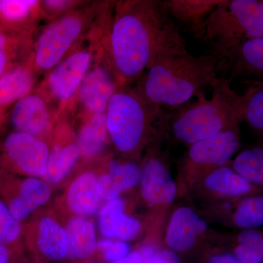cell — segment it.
I'll use <instances>...</instances> for the list:
<instances>
[{"mask_svg": "<svg viewBox=\"0 0 263 263\" xmlns=\"http://www.w3.org/2000/svg\"><path fill=\"white\" fill-rule=\"evenodd\" d=\"M92 55L89 51H79L62 60L48 76L50 92L60 101H67L76 95L89 72Z\"/></svg>", "mask_w": 263, "mask_h": 263, "instance_id": "9", "label": "cell"}, {"mask_svg": "<svg viewBox=\"0 0 263 263\" xmlns=\"http://www.w3.org/2000/svg\"><path fill=\"white\" fill-rule=\"evenodd\" d=\"M80 154L77 145L55 147L48 157L45 176L47 181L51 183L60 182L75 165Z\"/></svg>", "mask_w": 263, "mask_h": 263, "instance_id": "26", "label": "cell"}, {"mask_svg": "<svg viewBox=\"0 0 263 263\" xmlns=\"http://www.w3.org/2000/svg\"><path fill=\"white\" fill-rule=\"evenodd\" d=\"M238 127L221 131L194 143L188 152L189 162L199 166H221L229 162L240 146Z\"/></svg>", "mask_w": 263, "mask_h": 263, "instance_id": "10", "label": "cell"}, {"mask_svg": "<svg viewBox=\"0 0 263 263\" xmlns=\"http://www.w3.org/2000/svg\"><path fill=\"white\" fill-rule=\"evenodd\" d=\"M51 195V188L46 181L29 177L21 184L18 194L12 199L8 208L12 215L20 222L46 204Z\"/></svg>", "mask_w": 263, "mask_h": 263, "instance_id": "18", "label": "cell"}, {"mask_svg": "<svg viewBox=\"0 0 263 263\" xmlns=\"http://www.w3.org/2000/svg\"><path fill=\"white\" fill-rule=\"evenodd\" d=\"M68 253L72 259H86L92 255L96 250V233L91 221L83 217L74 218L67 226Z\"/></svg>", "mask_w": 263, "mask_h": 263, "instance_id": "20", "label": "cell"}, {"mask_svg": "<svg viewBox=\"0 0 263 263\" xmlns=\"http://www.w3.org/2000/svg\"><path fill=\"white\" fill-rule=\"evenodd\" d=\"M98 178L92 173L79 176L72 183L67 193V203L70 210L79 216L95 214L100 205Z\"/></svg>", "mask_w": 263, "mask_h": 263, "instance_id": "19", "label": "cell"}, {"mask_svg": "<svg viewBox=\"0 0 263 263\" xmlns=\"http://www.w3.org/2000/svg\"><path fill=\"white\" fill-rule=\"evenodd\" d=\"M212 55L216 59L217 77L230 81L251 76L262 79L263 37L249 39L235 47Z\"/></svg>", "mask_w": 263, "mask_h": 263, "instance_id": "7", "label": "cell"}, {"mask_svg": "<svg viewBox=\"0 0 263 263\" xmlns=\"http://www.w3.org/2000/svg\"><path fill=\"white\" fill-rule=\"evenodd\" d=\"M181 37L162 1L117 3L108 37L109 69L117 86L138 81L157 53Z\"/></svg>", "mask_w": 263, "mask_h": 263, "instance_id": "1", "label": "cell"}, {"mask_svg": "<svg viewBox=\"0 0 263 263\" xmlns=\"http://www.w3.org/2000/svg\"><path fill=\"white\" fill-rule=\"evenodd\" d=\"M263 37L262 0H221L204 22L201 39L209 53L226 51L252 38Z\"/></svg>", "mask_w": 263, "mask_h": 263, "instance_id": "5", "label": "cell"}, {"mask_svg": "<svg viewBox=\"0 0 263 263\" xmlns=\"http://www.w3.org/2000/svg\"><path fill=\"white\" fill-rule=\"evenodd\" d=\"M84 22L76 15L59 19L45 29L38 40L34 63L41 70H50L62 61L80 35Z\"/></svg>", "mask_w": 263, "mask_h": 263, "instance_id": "6", "label": "cell"}, {"mask_svg": "<svg viewBox=\"0 0 263 263\" xmlns=\"http://www.w3.org/2000/svg\"><path fill=\"white\" fill-rule=\"evenodd\" d=\"M5 152L17 167L32 177L46 176L49 150L37 137L15 132L7 137Z\"/></svg>", "mask_w": 263, "mask_h": 263, "instance_id": "8", "label": "cell"}, {"mask_svg": "<svg viewBox=\"0 0 263 263\" xmlns=\"http://www.w3.org/2000/svg\"><path fill=\"white\" fill-rule=\"evenodd\" d=\"M262 81H252L245 95H240L241 122H246L257 131L263 129Z\"/></svg>", "mask_w": 263, "mask_h": 263, "instance_id": "25", "label": "cell"}, {"mask_svg": "<svg viewBox=\"0 0 263 263\" xmlns=\"http://www.w3.org/2000/svg\"><path fill=\"white\" fill-rule=\"evenodd\" d=\"M34 84L32 73L24 67H15L0 77V107L6 106L28 95Z\"/></svg>", "mask_w": 263, "mask_h": 263, "instance_id": "22", "label": "cell"}, {"mask_svg": "<svg viewBox=\"0 0 263 263\" xmlns=\"http://www.w3.org/2000/svg\"><path fill=\"white\" fill-rule=\"evenodd\" d=\"M20 222L15 219L9 208L0 200V243L9 245L20 235Z\"/></svg>", "mask_w": 263, "mask_h": 263, "instance_id": "30", "label": "cell"}, {"mask_svg": "<svg viewBox=\"0 0 263 263\" xmlns=\"http://www.w3.org/2000/svg\"><path fill=\"white\" fill-rule=\"evenodd\" d=\"M233 168V171L249 182L262 184V148L257 147L242 152L235 159Z\"/></svg>", "mask_w": 263, "mask_h": 263, "instance_id": "27", "label": "cell"}, {"mask_svg": "<svg viewBox=\"0 0 263 263\" xmlns=\"http://www.w3.org/2000/svg\"><path fill=\"white\" fill-rule=\"evenodd\" d=\"M240 243H257L263 242L262 235L254 229H245L238 235Z\"/></svg>", "mask_w": 263, "mask_h": 263, "instance_id": "35", "label": "cell"}, {"mask_svg": "<svg viewBox=\"0 0 263 263\" xmlns=\"http://www.w3.org/2000/svg\"><path fill=\"white\" fill-rule=\"evenodd\" d=\"M117 88V80L109 67L98 66L88 72L81 85V103L93 115L105 113Z\"/></svg>", "mask_w": 263, "mask_h": 263, "instance_id": "11", "label": "cell"}, {"mask_svg": "<svg viewBox=\"0 0 263 263\" xmlns=\"http://www.w3.org/2000/svg\"><path fill=\"white\" fill-rule=\"evenodd\" d=\"M231 81L217 77L211 86L212 98L206 99L199 91L195 95L196 103L168 118L176 139L193 145L221 131L238 127L241 122L240 95L232 89Z\"/></svg>", "mask_w": 263, "mask_h": 263, "instance_id": "3", "label": "cell"}, {"mask_svg": "<svg viewBox=\"0 0 263 263\" xmlns=\"http://www.w3.org/2000/svg\"><path fill=\"white\" fill-rule=\"evenodd\" d=\"M235 224L245 229H254L263 224L262 197H252L240 202L234 216Z\"/></svg>", "mask_w": 263, "mask_h": 263, "instance_id": "28", "label": "cell"}, {"mask_svg": "<svg viewBox=\"0 0 263 263\" xmlns=\"http://www.w3.org/2000/svg\"><path fill=\"white\" fill-rule=\"evenodd\" d=\"M108 169V174L102 175L98 179L97 187L100 197L109 201L117 198L124 190L136 186L141 180V171L136 162L122 164L112 160Z\"/></svg>", "mask_w": 263, "mask_h": 263, "instance_id": "15", "label": "cell"}, {"mask_svg": "<svg viewBox=\"0 0 263 263\" xmlns=\"http://www.w3.org/2000/svg\"><path fill=\"white\" fill-rule=\"evenodd\" d=\"M235 252L240 263H262L263 242L241 243L236 247Z\"/></svg>", "mask_w": 263, "mask_h": 263, "instance_id": "32", "label": "cell"}, {"mask_svg": "<svg viewBox=\"0 0 263 263\" xmlns=\"http://www.w3.org/2000/svg\"><path fill=\"white\" fill-rule=\"evenodd\" d=\"M141 193L147 202L169 204L174 201L177 186L165 164L157 157H148L141 172Z\"/></svg>", "mask_w": 263, "mask_h": 263, "instance_id": "12", "label": "cell"}, {"mask_svg": "<svg viewBox=\"0 0 263 263\" xmlns=\"http://www.w3.org/2000/svg\"><path fill=\"white\" fill-rule=\"evenodd\" d=\"M208 263H240L234 256L229 254H221L213 256Z\"/></svg>", "mask_w": 263, "mask_h": 263, "instance_id": "36", "label": "cell"}, {"mask_svg": "<svg viewBox=\"0 0 263 263\" xmlns=\"http://www.w3.org/2000/svg\"><path fill=\"white\" fill-rule=\"evenodd\" d=\"M10 121L17 132L37 137L51 125V116L42 98L37 95H27L15 104Z\"/></svg>", "mask_w": 263, "mask_h": 263, "instance_id": "13", "label": "cell"}, {"mask_svg": "<svg viewBox=\"0 0 263 263\" xmlns=\"http://www.w3.org/2000/svg\"><path fill=\"white\" fill-rule=\"evenodd\" d=\"M207 224L188 207L177 209L171 217L167 228L166 242L170 248L186 252L193 248L197 237L207 229Z\"/></svg>", "mask_w": 263, "mask_h": 263, "instance_id": "14", "label": "cell"}, {"mask_svg": "<svg viewBox=\"0 0 263 263\" xmlns=\"http://www.w3.org/2000/svg\"><path fill=\"white\" fill-rule=\"evenodd\" d=\"M37 245L43 255L51 260H60L68 253L66 230L50 216L43 217L40 221Z\"/></svg>", "mask_w": 263, "mask_h": 263, "instance_id": "21", "label": "cell"}, {"mask_svg": "<svg viewBox=\"0 0 263 263\" xmlns=\"http://www.w3.org/2000/svg\"><path fill=\"white\" fill-rule=\"evenodd\" d=\"M122 199L110 200L100 212V231L105 236L122 240L134 238L139 233L141 223L138 219L124 214Z\"/></svg>", "mask_w": 263, "mask_h": 263, "instance_id": "17", "label": "cell"}, {"mask_svg": "<svg viewBox=\"0 0 263 263\" xmlns=\"http://www.w3.org/2000/svg\"><path fill=\"white\" fill-rule=\"evenodd\" d=\"M205 186L214 193L227 196H240L249 193L251 183L228 167H218L207 176Z\"/></svg>", "mask_w": 263, "mask_h": 263, "instance_id": "24", "label": "cell"}, {"mask_svg": "<svg viewBox=\"0 0 263 263\" xmlns=\"http://www.w3.org/2000/svg\"><path fill=\"white\" fill-rule=\"evenodd\" d=\"M143 263H180V260L174 251L171 249H157L149 258L143 261Z\"/></svg>", "mask_w": 263, "mask_h": 263, "instance_id": "33", "label": "cell"}, {"mask_svg": "<svg viewBox=\"0 0 263 263\" xmlns=\"http://www.w3.org/2000/svg\"><path fill=\"white\" fill-rule=\"evenodd\" d=\"M98 247L104 258L112 262L124 258L130 251V247L125 242L110 240H101L99 242Z\"/></svg>", "mask_w": 263, "mask_h": 263, "instance_id": "31", "label": "cell"}, {"mask_svg": "<svg viewBox=\"0 0 263 263\" xmlns=\"http://www.w3.org/2000/svg\"><path fill=\"white\" fill-rule=\"evenodd\" d=\"M108 136L105 114H95L79 134V149L86 157L98 155L105 148Z\"/></svg>", "mask_w": 263, "mask_h": 263, "instance_id": "23", "label": "cell"}, {"mask_svg": "<svg viewBox=\"0 0 263 263\" xmlns=\"http://www.w3.org/2000/svg\"><path fill=\"white\" fill-rule=\"evenodd\" d=\"M216 59L212 53L190 54L183 37L161 50L137 86L151 103L176 108L188 103L205 86L217 79Z\"/></svg>", "mask_w": 263, "mask_h": 263, "instance_id": "2", "label": "cell"}, {"mask_svg": "<svg viewBox=\"0 0 263 263\" xmlns=\"http://www.w3.org/2000/svg\"><path fill=\"white\" fill-rule=\"evenodd\" d=\"M109 137L122 153L138 150L153 125L167 120L164 110L151 103L138 86H118L105 110Z\"/></svg>", "mask_w": 263, "mask_h": 263, "instance_id": "4", "label": "cell"}, {"mask_svg": "<svg viewBox=\"0 0 263 263\" xmlns=\"http://www.w3.org/2000/svg\"><path fill=\"white\" fill-rule=\"evenodd\" d=\"M10 254L8 249L5 245L0 243V263H8Z\"/></svg>", "mask_w": 263, "mask_h": 263, "instance_id": "39", "label": "cell"}, {"mask_svg": "<svg viewBox=\"0 0 263 263\" xmlns=\"http://www.w3.org/2000/svg\"><path fill=\"white\" fill-rule=\"evenodd\" d=\"M111 263H143V262L140 252H133L128 254L124 258Z\"/></svg>", "mask_w": 263, "mask_h": 263, "instance_id": "37", "label": "cell"}, {"mask_svg": "<svg viewBox=\"0 0 263 263\" xmlns=\"http://www.w3.org/2000/svg\"><path fill=\"white\" fill-rule=\"evenodd\" d=\"M37 3L35 0H0V18L10 23L23 21Z\"/></svg>", "mask_w": 263, "mask_h": 263, "instance_id": "29", "label": "cell"}, {"mask_svg": "<svg viewBox=\"0 0 263 263\" xmlns=\"http://www.w3.org/2000/svg\"><path fill=\"white\" fill-rule=\"evenodd\" d=\"M221 0H169L162 1L170 16L187 26L194 37L200 39L204 22Z\"/></svg>", "mask_w": 263, "mask_h": 263, "instance_id": "16", "label": "cell"}, {"mask_svg": "<svg viewBox=\"0 0 263 263\" xmlns=\"http://www.w3.org/2000/svg\"><path fill=\"white\" fill-rule=\"evenodd\" d=\"M8 64V40L0 29V77L5 73Z\"/></svg>", "mask_w": 263, "mask_h": 263, "instance_id": "34", "label": "cell"}, {"mask_svg": "<svg viewBox=\"0 0 263 263\" xmlns=\"http://www.w3.org/2000/svg\"><path fill=\"white\" fill-rule=\"evenodd\" d=\"M44 4L48 9L57 10L63 9L67 5V2L54 0V1H46Z\"/></svg>", "mask_w": 263, "mask_h": 263, "instance_id": "38", "label": "cell"}]
</instances>
